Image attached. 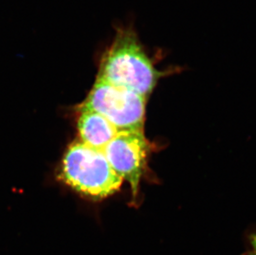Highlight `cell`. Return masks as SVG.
Returning <instances> with one entry per match:
<instances>
[{
    "label": "cell",
    "mask_w": 256,
    "mask_h": 255,
    "mask_svg": "<svg viewBox=\"0 0 256 255\" xmlns=\"http://www.w3.org/2000/svg\"><path fill=\"white\" fill-rule=\"evenodd\" d=\"M162 75L136 32L122 28L116 30L113 42L102 55L96 80L130 90L147 100Z\"/></svg>",
    "instance_id": "obj_1"
},
{
    "label": "cell",
    "mask_w": 256,
    "mask_h": 255,
    "mask_svg": "<svg viewBox=\"0 0 256 255\" xmlns=\"http://www.w3.org/2000/svg\"><path fill=\"white\" fill-rule=\"evenodd\" d=\"M60 176L74 190L96 199L113 195L123 182L104 152L82 142H75L68 148L62 164Z\"/></svg>",
    "instance_id": "obj_2"
},
{
    "label": "cell",
    "mask_w": 256,
    "mask_h": 255,
    "mask_svg": "<svg viewBox=\"0 0 256 255\" xmlns=\"http://www.w3.org/2000/svg\"><path fill=\"white\" fill-rule=\"evenodd\" d=\"M146 100L136 92L96 80L82 110L104 116L118 132L144 131Z\"/></svg>",
    "instance_id": "obj_3"
},
{
    "label": "cell",
    "mask_w": 256,
    "mask_h": 255,
    "mask_svg": "<svg viewBox=\"0 0 256 255\" xmlns=\"http://www.w3.org/2000/svg\"><path fill=\"white\" fill-rule=\"evenodd\" d=\"M103 152L113 170L130 183L133 195L136 196L148 154L144 131L118 132Z\"/></svg>",
    "instance_id": "obj_4"
},
{
    "label": "cell",
    "mask_w": 256,
    "mask_h": 255,
    "mask_svg": "<svg viewBox=\"0 0 256 255\" xmlns=\"http://www.w3.org/2000/svg\"><path fill=\"white\" fill-rule=\"evenodd\" d=\"M78 130L83 144L102 151L118 132V130L104 116L88 110H82L78 120Z\"/></svg>",
    "instance_id": "obj_5"
},
{
    "label": "cell",
    "mask_w": 256,
    "mask_h": 255,
    "mask_svg": "<svg viewBox=\"0 0 256 255\" xmlns=\"http://www.w3.org/2000/svg\"><path fill=\"white\" fill-rule=\"evenodd\" d=\"M242 255H256V234H252L248 240V248Z\"/></svg>",
    "instance_id": "obj_6"
}]
</instances>
